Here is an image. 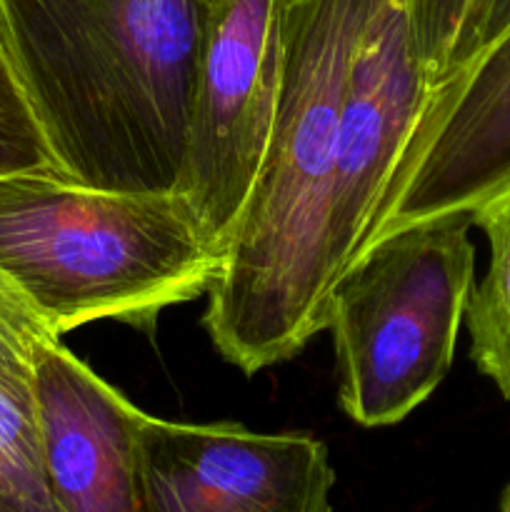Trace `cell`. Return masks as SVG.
I'll list each match as a JSON object with an SVG mask.
<instances>
[{
  "instance_id": "6da1fadb",
  "label": "cell",
  "mask_w": 510,
  "mask_h": 512,
  "mask_svg": "<svg viewBox=\"0 0 510 512\" xmlns=\"http://www.w3.org/2000/svg\"><path fill=\"white\" fill-rule=\"evenodd\" d=\"M213 0H0V43L55 165L105 190L173 193Z\"/></svg>"
},
{
  "instance_id": "7a4b0ae2",
  "label": "cell",
  "mask_w": 510,
  "mask_h": 512,
  "mask_svg": "<svg viewBox=\"0 0 510 512\" xmlns=\"http://www.w3.org/2000/svg\"><path fill=\"white\" fill-rule=\"evenodd\" d=\"M373 5L290 0L268 145L203 318L220 358L245 375L325 330L340 103Z\"/></svg>"
},
{
  "instance_id": "3957f363",
  "label": "cell",
  "mask_w": 510,
  "mask_h": 512,
  "mask_svg": "<svg viewBox=\"0 0 510 512\" xmlns=\"http://www.w3.org/2000/svg\"><path fill=\"white\" fill-rule=\"evenodd\" d=\"M223 265L180 190H105L60 170L0 178V273L58 338L100 320L150 333Z\"/></svg>"
},
{
  "instance_id": "277c9868",
  "label": "cell",
  "mask_w": 510,
  "mask_h": 512,
  "mask_svg": "<svg viewBox=\"0 0 510 512\" xmlns=\"http://www.w3.org/2000/svg\"><path fill=\"white\" fill-rule=\"evenodd\" d=\"M470 228L468 213L403 225L370 240L330 288L325 330L353 423H400L445 380L475 285Z\"/></svg>"
},
{
  "instance_id": "5b68a950",
  "label": "cell",
  "mask_w": 510,
  "mask_h": 512,
  "mask_svg": "<svg viewBox=\"0 0 510 512\" xmlns=\"http://www.w3.org/2000/svg\"><path fill=\"white\" fill-rule=\"evenodd\" d=\"M290 0H213L180 193L228 250L263 163L278 103Z\"/></svg>"
},
{
  "instance_id": "8992f818",
  "label": "cell",
  "mask_w": 510,
  "mask_h": 512,
  "mask_svg": "<svg viewBox=\"0 0 510 512\" xmlns=\"http://www.w3.org/2000/svg\"><path fill=\"white\" fill-rule=\"evenodd\" d=\"M333 485L328 445L313 435L148 413L140 423V512H333Z\"/></svg>"
},
{
  "instance_id": "52a82bcc",
  "label": "cell",
  "mask_w": 510,
  "mask_h": 512,
  "mask_svg": "<svg viewBox=\"0 0 510 512\" xmlns=\"http://www.w3.org/2000/svg\"><path fill=\"white\" fill-rule=\"evenodd\" d=\"M508 185L510 28L430 88L370 240L418 220L470 215Z\"/></svg>"
},
{
  "instance_id": "ba28073f",
  "label": "cell",
  "mask_w": 510,
  "mask_h": 512,
  "mask_svg": "<svg viewBox=\"0 0 510 512\" xmlns=\"http://www.w3.org/2000/svg\"><path fill=\"white\" fill-rule=\"evenodd\" d=\"M428 93L408 3L375 0L340 103L330 205L333 283L368 245L375 215Z\"/></svg>"
},
{
  "instance_id": "9c48e42d",
  "label": "cell",
  "mask_w": 510,
  "mask_h": 512,
  "mask_svg": "<svg viewBox=\"0 0 510 512\" xmlns=\"http://www.w3.org/2000/svg\"><path fill=\"white\" fill-rule=\"evenodd\" d=\"M30 373L45 473L60 512H140L143 410L60 340L35 353Z\"/></svg>"
},
{
  "instance_id": "30bf717a",
  "label": "cell",
  "mask_w": 510,
  "mask_h": 512,
  "mask_svg": "<svg viewBox=\"0 0 510 512\" xmlns=\"http://www.w3.org/2000/svg\"><path fill=\"white\" fill-rule=\"evenodd\" d=\"M470 218L490 245L488 270L473 285L465 310L470 358L510 400V185L478 205Z\"/></svg>"
},
{
  "instance_id": "8fae6325",
  "label": "cell",
  "mask_w": 510,
  "mask_h": 512,
  "mask_svg": "<svg viewBox=\"0 0 510 512\" xmlns=\"http://www.w3.org/2000/svg\"><path fill=\"white\" fill-rule=\"evenodd\" d=\"M0 512H60L50 493L33 373L0 363Z\"/></svg>"
},
{
  "instance_id": "7c38bea8",
  "label": "cell",
  "mask_w": 510,
  "mask_h": 512,
  "mask_svg": "<svg viewBox=\"0 0 510 512\" xmlns=\"http://www.w3.org/2000/svg\"><path fill=\"white\" fill-rule=\"evenodd\" d=\"M30 170H58V165L0 43V178Z\"/></svg>"
},
{
  "instance_id": "4fadbf2b",
  "label": "cell",
  "mask_w": 510,
  "mask_h": 512,
  "mask_svg": "<svg viewBox=\"0 0 510 512\" xmlns=\"http://www.w3.org/2000/svg\"><path fill=\"white\" fill-rule=\"evenodd\" d=\"M428 83H440L473 0H405Z\"/></svg>"
},
{
  "instance_id": "5bb4252c",
  "label": "cell",
  "mask_w": 510,
  "mask_h": 512,
  "mask_svg": "<svg viewBox=\"0 0 510 512\" xmlns=\"http://www.w3.org/2000/svg\"><path fill=\"white\" fill-rule=\"evenodd\" d=\"M58 340L28 300L0 273V363L30 368L35 353Z\"/></svg>"
},
{
  "instance_id": "9a60e30c",
  "label": "cell",
  "mask_w": 510,
  "mask_h": 512,
  "mask_svg": "<svg viewBox=\"0 0 510 512\" xmlns=\"http://www.w3.org/2000/svg\"><path fill=\"white\" fill-rule=\"evenodd\" d=\"M510 28V0H473L465 23L460 28L458 40L450 50L448 68L443 80L468 65L478 53H483L490 43L500 38ZM438 85V83H435Z\"/></svg>"
},
{
  "instance_id": "2e32d148",
  "label": "cell",
  "mask_w": 510,
  "mask_h": 512,
  "mask_svg": "<svg viewBox=\"0 0 510 512\" xmlns=\"http://www.w3.org/2000/svg\"><path fill=\"white\" fill-rule=\"evenodd\" d=\"M500 512H510V485L503 493V503H500Z\"/></svg>"
}]
</instances>
